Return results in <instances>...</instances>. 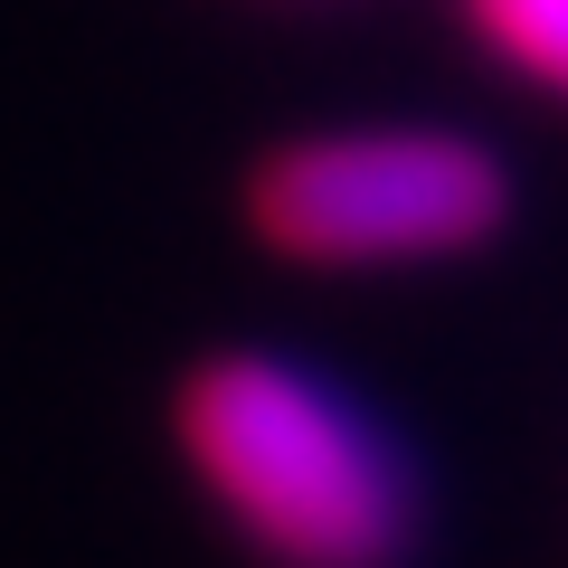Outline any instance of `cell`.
I'll use <instances>...</instances> for the list:
<instances>
[{
    "label": "cell",
    "instance_id": "6da1fadb",
    "mask_svg": "<svg viewBox=\"0 0 568 568\" xmlns=\"http://www.w3.org/2000/svg\"><path fill=\"white\" fill-rule=\"evenodd\" d=\"M171 446L256 568H407L426 493L398 436L284 351H209L171 388Z\"/></svg>",
    "mask_w": 568,
    "mask_h": 568
},
{
    "label": "cell",
    "instance_id": "7a4b0ae2",
    "mask_svg": "<svg viewBox=\"0 0 568 568\" xmlns=\"http://www.w3.org/2000/svg\"><path fill=\"white\" fill-rule=\"evenodd\" d=\"M237 209L246 237L304 275H398L503 237L511 171L455 123H332L256 152Z\"/></svg>",
    "mask_w": 568,
    "mask_h": 568
},
{
    "label": "cell",
    "instance_id": "3957f363",
    "mask_svg": "<svg viewBox=\"0 0 568 568\" xmlns=\"http://www.w3.org/2000/svg\"><path fill=\"white\" fill-rule=\"evenodd\" d=\"M455 10L493 67H511L521 85L568 104V0H455Z\"/></svg>",
    "mask_w": 568,
    "mask_h": 568
}]
</instances>
